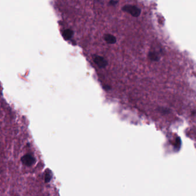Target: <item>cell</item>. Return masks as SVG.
Wrapping results in <instances>:
<instances>
[{
    "label": "cell",
    "mask_w": 196,
    "mask_h": 196,
    "mask_svg": "<svg viewBox=\"0 0 196 196\" xmlns=\"http://www.w3.org/2000/svg\"><path fill=\"white\" fill-rule=\"evenodd\" d=\"M93 60L95 63L100 68H105L108 65L107 60L105 58L99 55H95L93 57Z\"/></svg>",
    "instance_id": "cell-2"
},
{
    "label": "cell",
    "mask_w": 196,
    "mask_h": 196,
    "mask_svg": "<svg viewBox=\"0 0 196 196\" xmlns=\"http://www.w3.org/2000/svg\"><path fill=\"white\" fill-rule=\"evenodd\" d=\"M118 1H114V0H112V1H110L109 2V4L110 5H112V6H115L117 4H118Z\"/></svg>",
    "instance_id": "cell-9"
},
{
    "label": "cell",
    "mask_w": 196,
    "mask_h": 196,
    "mask_svg": "<svg viewBox=\"0 0 196 196\" xmlns=\"http://www.w3.org/2000/svg\"><path fill=\"white\" fill-rule=\"evenodd\" d=\"M22 163L26 166H31L35 163L36 159L31 154H26L21 158Z\"/></svg>",
    "instance_id": "cell-3"
},
{
    "label": "cell",
    "mask_w": 196,
    "mask_h": 196,
    "mask_svg": "<svg viewBox=\"0 0 196 196\" xmlns=\"http://www.w3.org/2000/svg\"><path fill=\"white\" fill-rule=\"evenodd\" d=\"M181 139L179 137H177L176 140V143H174V145L175 147H176L177 149H179L180 147L181 146Z\"/></svg>",
    "instance_id": "cell-8"
},
{
    "label": "cell",
    "mask_w": 196,
    "mask_h": 196,
    "mask_svg": "<svg viewBox=\"0 0 196 196\" xmlns=\"http://www.w3.org/2000/svg\"><path fill=\"white\" fill-rule=\"evenodd\" d=\"M149 59L153 61H158L159 60V57L158 54L155 52H150L149 54Z\"/></svg>",
    "instance_id": "cell-7"
},
{
    "label": "cell",
    "mask_w": 196,
    "mask_h": 196,
    "mask_svg": "<svg viewBox=\"0 0 196 196\" xmlns=\"http://www.w3.org/2000/svg\"><path fill=\"white\" fill-rule=\"evenodd\" d=\"M122 10L127 13H130L131 15L134 17H138L141 13V9L135 5H126L122 7Z\"/></svg>",
    "instance_id": "cell-1"
},
{
    "label": "cell",
    "mask_w": 196,
    "mask_h": 196,
    "mask_svg": "<svg viewBox=\"0 0 196 196\" xmlns=\"http://www.w3.org/2000/svg\"><path fill=\"white\" fill-rule=\"evenodd\" d=\"M159 111L163 113H169V110H168V109H164V108H159Z\"/></svg>",
    "instance_id": "cell-11"
},
{
    "label": "cell",
    "mask_w": 196,
    "mask_h": 196,
    "mask_svg": "<svg viewBox=\"0 0 196 196\" xmlns=\"http://www.w3.org/2000/svg\"><path fill=\"white\" fill-rule=\"evenodd\" d=\"M53 174L52 172L49 169L46 170V173H45V182L46 183H48L51 181V180L52 178Z\"/></svg>",
    "instance_id": "cell-6"
},
{
    "label": "cell",
    "mask_w": 196,
    "mask_h": 196,
    "mask_svg": "<svg viewBox=\"0 0 196 196\" xmlns=\"http://www.w3.org/2000/svg\"><path fill=\"white\" fill-rule=\"evenodd\" d=\"M103 88L105 89V90H106V91L110 90L111 89V86H108V85H104L103 86Z\"/></svg>",
    "instance_id": "cell-10"
},
{
    "label": "cell",
    "mask_w": 196,
    "mask_h": 196,
    "mask_svg": "<svg viewBox=\"0 0 196 196\" xmlns=\"http://www.w3.org/2000/svg\"><path fill=\"white\" fill-rule=\"evenodd\" d=\"M73 31L70 29H65L62 33V36L65 40L70 39L73 36Z\"/></svg>",
    "instance_id": "cell-5"
},
{
    "label": "cell",
    "mask_w": 196,
    "mask_h": 196,
    "mask_svg": "<svg viewBox=\"0 0 196 196\" xmlns=\"http://www.w3.org/2000/svg\"><path fill=\"white\" fill-rule=\"evenodd\" d=\"M105 41L110 44H115L117 42V38L111 34H105L104 36Z\"/></svg>",
    "instance_id": "cell-4"
}]
</instances>
